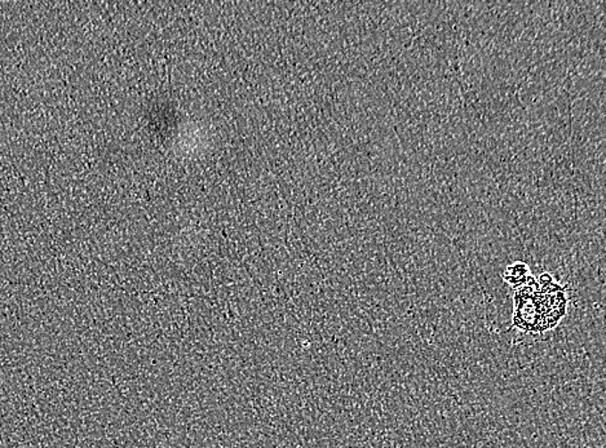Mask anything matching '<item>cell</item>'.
Listing matches in <instances>:
<instances>
[{
  "instance_id": "6da1fadb",
  "label": "cell",
  "mask_w": 606,
  "mask_h": 448,
  "mask_svg": "<svg viewBox=\"0 0 606 448\" xmlns=\"http://www.w3.org/2000/svg\"><path fill=\"white\" fill-rule=\"evenodd\" d=\"M529 266L524 263H515L513 265L508 266L505 270L504 280L507 281L511 286L517 287L522 286L527 282L528 277H529Z\"/></svg>"
}]
</instances>
